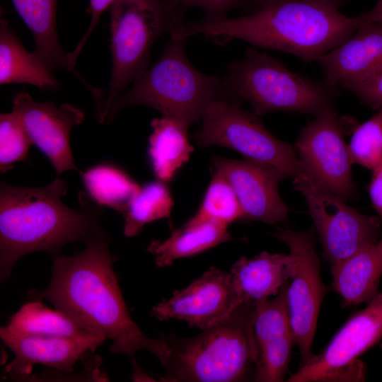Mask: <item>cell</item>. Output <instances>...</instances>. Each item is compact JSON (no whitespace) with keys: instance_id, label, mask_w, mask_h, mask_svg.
Masks as SVG:
<instances>
[{"instance_id":"cell-4","label":"cell","mask_w":382,"mask_h":382,"mask_svg":"<svg viewBox=\"0 0 382 382\" xmlns=\"http://www.w3.org/2000/svg\"><path fill=\"white\" fill-rule=\"evenodd\" d=\"M255 304L243 303L196 336L162 335L167 356L166 382L253 381L258 349L253 329Z\"/></svg>"},{"instance_id":"cell-13","label":"cell","mask_w":382,"mask_h":382,"mask_svg":"<svg viewBox=\"0 0 382 382\" xmlns=\"http://www.w3.org/2000/svg\"><path fill=\"white\" fill-rule=\"evenodd\" d=\"M212 163L234 190L242 210L241 221L274 224L286 219L289 209L279 194L278 185L287 177L281 170L247 158L214 156Z\"/></svg>"},{"instance_id":"cell-28","label":"cell","mask_w":382,"mask_h":382,"mask_svg":"<svg viewBox=\"0 0 382 382\" xmlns=\"http://www.w3.org/2000/svg\"><path fill=\"white\" fill-rule=\"evenodd\" d=\"M241 217V207L234 190L222 175L214 171L200 207L185 224L212 221L228 226Z\"/></svg>"},{"instance_id":"cell-27","label":"cell","mask_w":382,"mask_h":382,"mask_svg":"<svg viewBox=\"0 0 382 382\" xmlns=\"http://www.w3.org/2000/svg\"><path fill=\"white\" fill-rule=\"evenodd\" d=\"M173 205V198L166 183L158 180L140 187L123 213L125 236H137L145 224L168 218Z\"/></svg>"},{"instance_id":"cell-35","label":"cell","mask_w":382,"mask_h":382,"mask_svg":"<svg viewBox=\"0 0 382 382\" xmlns=\"http://www.w3.org/2000/svg\"><path fill=\"white\" fill-rule=\"evenodd\" d=\"M364 20L370 22L382 23V0H379L368 12L362 13Z\"/></svg>"},{"instance_id":"cell-17","label":"cell","mask_w":382,"mask_h":382,"mask_svg":"<svg viewBox=\"0 0 382 382\" xmlns=\"http://www.w3.org/2000/svg\"><path fill=\"white\" fill-rule=\"evenodd\" d=\"M316 62L323 81L333 88L366 80L382 67V23L363 20L347 39Z\"/></svg>"},{"instance_id":"cell-9","label":"cell","mask_w":382,"mask_h":382,"mask_svg":"<svg viewBox=\"0 0 382 382\" xmlns=\"http://www.w3.org/2000/svg\"><path fill=\"white\" fill-rule=\"evenodd\" d=\"M293 178L294 188L303 197L314 222L323 258L330 266L380 239L379 217L361 214L303 172Z\"/></svg>"},{"instance_id":"cell-26","label":"cell","mask_w":382,"mask_h":382,"mask_svg":"<svg viewBox=\"0 0 382 382\" xmlns=\"http://www.w3.org/2000/svg\"><path fill=\"white\" fill-rule=\"evenodd\" d=\"M88 195L99 205L122 214L140 186L123 170L110 164H100L81 173Z\"/></svg>"},{"instance_id":"cell-25","label":"cell","mask_w":382,"mask_h":382,"mask_svg":"<svg viewBox=\"0 0 382 382\" xmlns=\"http://www.w3.org/2000/svg\"><path fill=\"white\" fill-rule=\"evenodd\" d=\"M228 226L205 221L195 224H185L173 231L164 241L154 240L147 251L155 255L158 267L170 266L177 259L199 254L231 239Z\"/></svg>"},{"instance_id":"cell-8","label":"cell","mask_w":382,"mask_h":382,"mask_svg":"<svg viewBox=\"0 0 382 382\" xmlns=\"http://www.w3.org/2000/svg\"><path fill=\"white\" fill-rule=\"evenodd\" d=\"M241 103L226 98L212 102L200 127L192 135L195 142L199 146L230 148L247 159L271 165L287 178H294L301 172L295 148L273 135L259 115L245 110Z\"/></svg>"},{"instance_id":"cell-15","label":"cell","mask_w":382,"mask_h":382,"mask_svg":"<svg viewBox=\"0 0 382 382\" xmlns=\"http://www.w3.org/2000/svg\"><path fill=\"white\" fill-rule=\"evenodd\" d=\"M236 308L230 272L211 267L185 289L151 308L159 320L176 318L204 330L228 317Z\"/></svg>"},{"instance_id":"cell-11","label":"cell","mask_w":382,"mask_h":382,"mask_svg":"<svg viewBox=\"0 0 382 382\" xmlns=\"http://www.w3.org/2000/svg\"><path fill=\"white\" fill-rule=\"evenodd\" d=\"M316 228L280 230L275 238L286 243L299 259L296 272L287 287V303L299 367L313 356L312 346L318 318L328 288L320 276V260L316 250Z\"/></svg>"},{"instance_id":"cell-36","label":"cell","mask_w":382,"mask_h":382,"mask_svg":"<svg viewBox=\"0 0 382 382\" xmlns=\"http://www.w3.org/2000/svg\"><path fill=\"white\" fill-rule=\"evenodd\" d=\"M259 3L262 4L266 1H268V0H257Z\"/></svg>"},{"instance_id":"cell-34","label":"cell","mask_w":382,"mask_h":382,"mask_svg":"<svg viewBox=\"0 0 382 382\" xmlns=\"http://www.w3.org/2000/svg\"><path fill=\"white\" fill-rule=\"evenodd\" d=\"M369 192L372 206L382 222V162L372 170Z\"/></svg>"},{"instance_id":"cell-32","label":"cell","mask_w":382,"mask_h":382,"mask_svg":"<svg viewBox=\"0 0 382 382\" xmlns=\"http://www.w3.org/2000/svg\"><path fill=\"white\" fill-rule=\"evenodd\" d=\"M185 9L192 7L201 8L207 21H217L227 18L233 9L241 8L246 0H169Z\"/></svg>"},{"instance_id":"cell-23","label":"cell","mask_w":382,"mask_h":382,"mask_svg":"<svg viewBox=\"0 0 382 382\" xmlns=\"http://www.w3.org/2000/svg\"><path fill=\"white\" fill-rule=\"evenodd\" d=\"M26 83L54 90L59 82L33 52L22 45L7 21H0V84Z\"/></svg>"},{"instance_id":"cell-14","label":"cell","mask_w":382,"mask_h":382,"mask_svg":"<svg viewBox=\"0 0 382 382\" xmlns=\"http://www.w3.org/2000/svg\"><path fill=\"white\" fill-rule=\"evenodd\" d=\"M13 110L19 115L33 144L47 156L58 177L69 170H79L73 158L70 134L84 120L81 109L67 103L58 107L52 102L39 103L23 91L13 98Z\"/></svg>"},{"instance_id":"cell-19","label":"cell","mask_w":382,"mask_h":382,"mask_svg":"<svg viewBox=\"0 0 382 382\" xmlns=\"http://www.w3.org/2000/svg\"><path fill=\"white\" fill-rule=\"evenodd\" d=\"M299 264L293 253L262 251L252 258L242 257L230 272L236 308L276 296L281 286L294 276Z\"/></svg>"},{"instance_id":"cell-29","label":"cell","mask_w":382,"mask_h":382,"mask_svg":"<svg viewBox=\"0 0 382 382\" xmlns=\"http://www.w3.org/2000/svg\"><path fill=\"white\" fill-rule=\"evenodd\" d=\"M347 151L352 165L373 170L382 162V108L354 127Z\"/></svg>"},{"instance_id":"cell-7","label":"cell","mask_w":382,"mask_h":382,"mask_svg":"<svg viewBox=\"0 0 382 382\" xmlns=\"http://www.w3.org/2000/svg\"><path fill=\"white\" fill-rule=\"evenodd\" d=\"M185 10L169 0H117L110 6L112 65L100 123L112 101L148 67L156 40L185 21Z\"/></svg>"},{"instance_id":"cell-12","label":"cell","mask_w":382,"mask_h":382,"mask_svg":"<svg viewBox=\"0 0 382 382\" xmlns=\"http://www.w3.org/2000/svg\"><path fill=\"white\" fill-rule=\"evenodd\" d=\"M344 133V122L336 112L319 115L302 128L295 149L301 172L349 200L356 197L357 188Z\"/></svg>"},{"instance_id":"cell-18","label":"cell","mask_w":382,"mask_h":382,"mask_svg":"<svg viewBox=\"0 0 382 382\" xmlns=\"http://www.w3.org/2000/svg\"><path fill=\"white\" fill-rule=\"evenodd\" d=\"M0 337L15 358L5 368L13 378H25L33 366L42 364L66 373L88 351L93 352L102 340H77L69 337L13 335L0 329Z\"/></svg>"},{"instance_id":"cell-20","label":"cell","mask_w":382,"mask_h":382,"mask_svg":"<svg viewBox=\"0 0 382 382\" xmlns=\"http://www.w3.org/2000/svg\"><path fill=\"white\" fill-rule=\"evenodd\" d=\"M58 0H11L16 11L30 30L34 42L33 53L52 72L63 69L74 75L91 93L97 88L89 84L73 67L59 42L57 32Z\"/></svg>"},{"instance_id":"cell-24","label":"cell","mask_w":382,"mask_h":382,"mask_svg":"<svg viewBox=\"0 0 382 382\" xmlns=\"http://www.w3.org/2000/svg\"><path fill=\"white\" fill-rule=\"evenodd\" d=\"M1 330L13 335L69 337L77 340L106 339L81 326L69 316L56 308L52 310L40 300L23 305Z\"/></svg>"},{"instance_id":"cell-21","label":"cell","mask_w":382,"mask_h":382,"mask_svg":"<svg viewBox=\"0 0 382 382\" xmlns=\"http://www.w3.org/2000/svg\"><path fill=\"white\" fill-rule=\"evenodd\" d=\"M332 287L345 306L369 303L378 294L382 275V238L331 265Z\"/></svg>"},{"instance_id":"cell-1","label":"cell","mask_w":382,"mask_h":382,"mask_svg":"<svg viewBox=\"0 0 382 382\" xmlns=\"http://www.w3.org/2000/svg\"><path fill=\"white\" fill-rule=\"evenodd\" d=\"M71 256L54 255L52 275L45 289L30 290L31 300L47 299L84 328L112 340L110 351L133 359L137 351L152 353L163 364V337H147L132 319L113 270L109 241L102 231Z\"/></svg>"},{"instance_id":"cell-22","label":"cell","mask_w":382,"mask_h":382,"mask_svg":"<svg viewBox=\"0 0 382 382\" xmlns=\"http://www.w3.org/2000/svg\"><path fill=\"white\" fill-rule=\"evenodd\" d=\"M153 132L149 139L148 154L154 173L158 180L170 181L187 162L194 149L189 143L187 123L162 116L151 122Z\"/></svg>"},{"instance_id":"cell-10","label":"cell","mask_w":382,"mask_h":382,"mask_svg":"<svg viewBox=\"0 0 382 382\" xmlns=\"http://www.w3.org/2000/svg\"><path fill=\"white\" fill-rule=\"evenodd\" d=\"M382 337V294L352 316L326 347L289 377V382L363 381L366 369L358 357Z\"/></svg>"},{"instance_id":"cell-2","label":"cell","mask_w":382,"mask_h":382,"mask_svg":"<svg viewBox=\"0 0 382 382\" xmlns=\"http://www.w3.org/2000/svg\"><path fill=\"white\" fill-rule=\"evenodd\" d=\"M261 5L257 11L238 18L184 21L170 36L187 39L203 34L224 42L237 39L310 62L347 39L364 20L362 14H343L340 0H268Z\"/></svg>"},{"instance_id":"cell-31","label":"cell","mask_w":382,"mask_h":382,"mask_svg":"<svg viewBox=\"0 0 382 382\" xmlns=\"http://www.w3.org/2000/svg\"><path fill=\"white\" fill-rule=\"evenodd\" d=\"M374 110L382 108V67L366 80L343 87Z\"/></svg>"},{"instance_id":"cell-3","label":"cell","mask_w":382,"mask_h":382,"mask_svg":"<svg viewBox=\"0 0 382 382\" xmlns=\"http://www.w3.org/2000/svg\"><path fill=\"white\" fill-rule=\"evenodd\" d=\"M67 191L59 178L39 187H18L1 181L0 278L8 279L16 262L35 251L54 256L66 243L87 242L103 230L99 213L81 197V210L66 206Z\"/></svg>"},{"instance_id":"cell-37","label":"cell","mask_w":382,"mask_h":382,"mask_svg":"<svg viewBox=\"0 0 382 382\" xmlns=\"http://www.w3.org/2000/svg\"><path fill=\"white\" fill-rule=\"evenodd\" d=\"M381 349H382V344L381 345Z\"/></svg>"},{"instance_id":"cell-33","label":"cell","mask_w":382,"mask_h":382,"mask_svg":"<svg viewBox=\"0 0 382 382\" xmlns=\"http://www.w3.org/2000/svg\"><path fill=\"white\" fill-rule=\"evenodd\" d=\"M117 0H90L91 21L88 29L74 50L68 52L71 65L75 67L76 60L92 32L97 26L103 13Z\"/></svg>"},{"instance_id":"cell-5","label":"cell","mask_w":382,"mask_h":382,"mask_svg":"<svg viewBox=\"0 0 382 382\" xmlns=\"http://www.w3.org/2000/svg\"><path fill=\"white\" fill-rule=\"evenodd\" d=\"M186 39L170 37L162 54L110 104L105 122L132 105H144L189 125L199 122L208 105L226 98L222 78L197 70L185 51Z\"/></svg>"},{"instance_id":"cell-16","label":"cell","mask_w":382,"mask_h":382,"mask_svg":"<svg viewBox=\"0 0 382 382\" xmlns=\"http://www.w3.org/2000/svg\"><path fill=\"white\" fill-rule=\"evenodd\" d=\"M289 281L273 299L255 303L253 329L258 349L254 381H283L295 345L287 303Z\"/></svg>"},{"instance_id":"cell-30","label":"cell","mask_w":382,"mask_h":382,"mask_svg":"<svg viewBox=\"0 0 382 382\" xmlns=\"http://www.w3.org/2000/svg\"><path fill=\"white\" fill-rule=\"evenodd\" d=\"M33 144L19 115L12 110L0 115V169L5 173L24 160Z\"/></svg>"},{"instance_id":"cell-6","label":"cell","mask_w":382,"mask_h":382,"mask_svg":"<svg viewBox=\"0 0 382 382\" xmlns=\"http://www.w3.org/2000/svg\"><path fill=\"white\" fill-rule=\"evenodd\" d=\"M222 83L226 98L248 102L259 116L281 111L317 117L336 112L335 88L292 71L255 47L228 65Z\"/></svg>"}]
</instances>
